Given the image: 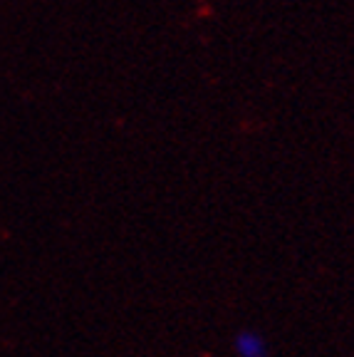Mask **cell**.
Returning <instances> with one entry per match:
<instances>
[{"mask_svg": "<svg viewBox=\"0 0 354 357\" xmlns=\"http://www.w3.org/2000/svg\"><path fill=\"white\" fill-rule=\"evenodd\" d=\"M236 357H268V340L258 330H238L233 335Z\"/></svg>", "mask_w": 354, "mask_h": 357, "instance_id": "cell-1", "label": "cell"}]
</instances>
